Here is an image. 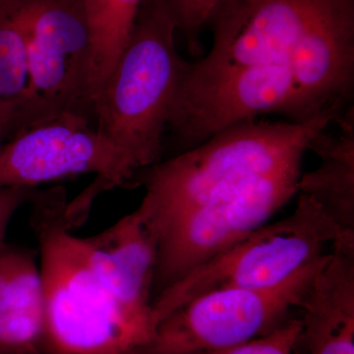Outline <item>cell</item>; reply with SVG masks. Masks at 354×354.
I'll use <instances>...</instances> for the list:
<instances>
[{
  "instance_id": "obj_18",
  "label": "cell",
  "mask_w": 354,
  "mask_h": 354,
  "mask_svg": "<svg viewBox=\"0 0 354 354\" xmlns=\"http://www.w3.org/2000/svg\"><path fill=\"white\" fill-rule=\"evenodd\" d=\"M300 329L299 317H293L285 325L264 337L216 354H295Z\"/></svg>"
},
{
  "instance_id": "obj_14",
  "label": "cell",
  "mask_w": 354,
  "mask_h": 354,
  "mask_svg": "<svg viewBox=\"0 0 354 354\" xmlns=\"http://www.w3.org/2000/svg\"><path fill=\"white\" fill-rule=\"evenodd\" d=\"M335 134L321 133L312 150L321 158L301 174L298 193L313 198L346 239L354 241V114L351 106L337 118ZM297 193V194H298Z\"/></svg>"
},
{
  "instance_id": "obj_4",
  "label": "cell",
  "mask_w": 354,
  "mask_h": 354,
  "mask_svg": "<svg viewBox=\"0 0 354 354\" xmlns=\"http://www.w3.org/2000/svg\"><path fill=\"white\" fill-rule=\"evenodd\" d=\"M334 246L354 247L322 207L298 193L295 211L266 223L153 298V327L203 293L221 288H274L322 259Z\"/></svg>"
},
{
  "instance_id": "obj_22",
  "label": "cell",
  "mask_w": 354,
  "mask_h": 354,
  "mask_svg": "<svg viewBox=\"0 0 354 354\" xmlns=\"http://www.w3.org/2000/svg\"><path fill=\"white\" fill-rule=\"evenodd\" d=\"M4 142H6V139H4L3 137L0 135V147L2 146V144H3Z\"/></svg>"
},
{
  "instance_id": "obj_13",
  "label": "cell",
  "mask_w": 354,
  "mask_h": 354,
  "mask_svg": "<svg viewBox=\"0 0 354 354\" xmlns=\"http://www.w3.org/2000/svg\"><path fill=\"white\" fill-rule=\"evenodd\" d=\"M46 325L39 266L30 251L0 250V354H44Z\"/></svg>"
},
{
  "instance_id": "obj_20",
  "label": "cell",
  "mask_w": 354,
  "mask_h": 354,
  "mask_svg": "<svg viewBox=\"0 0 354 354\" xmlns=\"http://www.w3.org/2000/svg\"><path fill=\"white\" fill-rule=\"evenodd\" d=\"M86 9L93 34V53L101 41L108 22L111 0H85ZM93 57V53H92Z\"/></svg>"
},
{
  "instance_id": "obj_19",
  "label": "cell",
  "mask_w": 354,
  "mask_h": 354,
  "mask_svg": "<svg viewBox=\"0 0 354 354\" xmlns=\"http://www.w3.org/2000/svg\"><path fill=\"white\" fill-rule=\"evenodd\" d=\"M36 188L0 187V250L6 245V237L9 225L18 211L31 202Z\"/></svg>"
},
{
  "instance_id": "obj_8",
  "label": "cell",
  "mask_w": 354,
  "mask_h": 354,
  "mask_svg": "<svg viewBox=\"0 0 354 354\" xmlns=\"http://www.w3.org/2000/svg\"><path fill=\"white\" fill-rule=\"evenodd\" d=\"M328 255L274 288L203 293L156 326L142 354H216L274 332L298 309Z\"/></svg>"
},
{
  "instance_id": "obj_21",
  "label": "cell",
  "mask_w": 354,
  "mask_h": 354,
  "mask_svg": "<svg viewBox=\"0 0 354 354\" xmlns=\"http://www.w3.org/2000/svg\"><path fill=\"white\" fill-rule=\"evenodd\" d=\"M15 106L0 97V135L7 140L13 134Z\"/></svg>"
},
{
  "instance_id": "obj_10",
  "label": "cell",
  "mask_w": 354,
  "mask_h": 354,
  "mask_svg": "<svg viewBox=\"0 0 354 354\" xmlns=\"http://www.w3.org/2000/svg\"><path fill=\"white\" fill-rule=\"evenodd\" d=\"M94 174L97 193L136 185L138 171L125 153L86 116L65 113L14 135L0 147V187Z\"/></svg>"
},
{
  "instance_id": "obj_9",
  "label": "cell",
  "mask_w": 354,
  "mask_h": 354,
  "mask_svg": "<svg viewBox=\"0 0 354 354\" xmlns=\"http://www.w3.org/2000/svg\"><path fill=\"white\" fill-rule=\"evenodd\" d=\"M301 167L291 165L258 179L167 225L158 236L153 298L266 225L297 194Z\"/></svg>"
},
{
  "instance_id": "obj_2",
  "label": "cell",
  "mask_w": 354,
  "mask_h": 354,
  "mask_svg": "<svg viewBox=\"0 0 354 354\" xmlns=\"http://www.w3.org/2000/svg\"><path fill=\"white\" fill-rule=\"evenodd\" d=\"M31 225L41 252L44 354H142L152 335L130 320L71 234L66 190H36Z\"/></svg>"
},
{
  "instance_id": "obj_15",
  "label": "cell",
  "mask_w": 354,
  "mask_h": 354,
  "mask_svg": "<svg viewBox=\"0 0 354 354\" xmlns=\"http://www.w3.org/2000/svg\"><path fill=\"white\" fill-rule=\"evenodd\" d=\"M29 82L27 39L14 0L0 2V97L19 106ZM15 123V122H14Z\"/></svg>"
},
{
  "instance_id": "obj_11",
  "label": "cell",
  "mask_w": 354,
  "mask_h": 354,
  "mask_svg": "<svg viewBox=\"0 0 354 354\" xmlns=\"http://www.w3.org/2000/svg\"><path fill=\"white\" fill-rule=\"evenodd\" d=\"M88 262L125 315L153 335L158 239L137 209L99 234L81 237Z\"/></svg>"
},
{
  "instance_id": "obj_6",
  "label": "cell",
  "mask_w": 354,
  "mask_h": 354,
  "mask_svg": "<svg viewBox=\"0 0 354 354\" xmlns=\"http://www.w3.org/2000/svg\"><path fill=\"white\" fill-rule=\"evenodd\" d=\"M330 111L341 113L323 108L310 94L302 84L297 64L201 72L187 62L167 129L188 150L260 114H281L302 123Z\"/></svg>"
},
{
  "instance_id": "obj_5",
  "label": "cell",
  "mask_w": 354,
  "mask_h": 354,
  "mask_svg": "<svg viewBox=\"0 0 354 354\" xmlns=\"http://www.w3.org/2000/svg\"><path fill=\"white\" fill-rule=\"evenodd\" d=\"M27 39L29 82L13 134L65 113L94 120L93 34L85 0H14ZM11 136V137H12Z\"/></svg>"
},
{
  "instance_id": "obj_12",
  "label": "cell",
  "mask_w": 354,
  "mask_h": 354,
  "mask_svg": "<svg viewBox=\"0 0 354 354\" xmlns=\"http://www.w3.org/2000/svg\"><path fill=\"white\" fill-rule=\"evenodd\" d=\"M298 309L295 353L354 354V263L330 258L317 272Z\"/></svg>"
},
{
  "instance_id": "obj_23",
  "label": "cell",
  "mask_w": 354,
  "mask_h": 354,
  "mask_svg": "<svg viewBox=\"0 0 354 354\" xmlns=\"http://www.w3.org/2000/svg\"><path fill=\"white\" fill-rule=\"evenodd\" d=\"M1 1H4V0H0V2H1Z\"/></svg>"
},
{
  "instance_id": "obj_7",
  "label": "cell",
  "mask_w": 354,
  "mask_h": 354,
  "mask_svg": "<svg viewBox=\"0 0 354 354\" xmlns=\"http://www.w3.org/2000/svg\"><path fill=\"white\" fill-rule=\"evenodd\" d=\"M354 24V0H225L209 25L213 44L191 62L201 72L297 64L317 37Z\"/></svg>"
},
{
  "instance_id": "obj_3",
  "label": "cell",
  "mask_w": 354,
  "mask_h": 354,
  "mask_svg": "<svg viewBox=\"0 0 354 354\" xmlns=\"http://www.w3.org/2000/svg\"><path fill=\"white\" fill-rule=\"evenodd\" d=\"M176 32L160 3L144 0L95 101V127L139 174L162 160V137L187 65L177 51Z\"/></svg>"
},
{
  "instance_id": "obj_17",
  "label": "cell",
  "mask_w": 354,
  "mask_h": 354,
  "mask_svg": "<svg viewBox=\"0 0 354 354\" xmlns=\"http://www.w3.org/2000/svg\"><path fill=\"white\" fill-rule=\"evenodd\" d=\"M171 16L192 55L202 53L201 37L212 16L225 0H156Z\"/></svg>"
},
{
  "instance_id": "obj_16",
  "label": "cell",
  "mask_w": 354,
  "mask_h": 354,
  "mask_svg": "<svg viewBox=\"0 0 354 354\" xmlns=\"http://www.w3.org/2000/svg\"><path fill=\"white\" fill-rule=\"evenodd\" d=\"M144 0H111L108 22L91 62L88 97L95 104L124 48Z\"/></svg>"
},
{
  "instance_id": "obj_1",
  "label": "cell",
  "mask_w": 354,
  "mask_h": 354,
  "mask_svg": "<svg viewBox=\"0 0 354 354\" xmlns=\"http://www.w3.org/2000/svg\"><path fill=\"white\" fill-rule=\"evenodd\" d=\"M330 111L306 122L248 120L145 169L138 212L158 236L171 221L291 165H302L317 137L339 118Z\"/></svg>"
}]
</instances>
